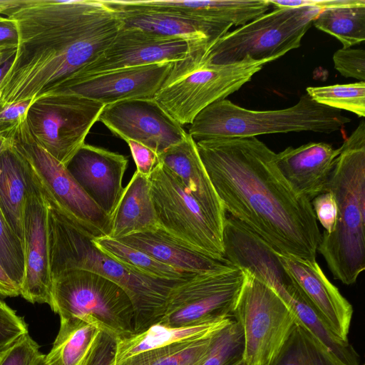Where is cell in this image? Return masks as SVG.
Returning <instances> with one entry per match:
<instances>
[{
    "mask_svg": "<svg viewBox=\"0 0 365 365\" xmlns=\"http://www.w3.org/2000/svg\"><path fill=\"white\" fill-rule=\"evenodd\" d=\"M128 158L84 143L66 165L86 195L111 218L120 199Z\"/></svg>",
    "mask_w": 365,
    "mask_h": 365,
    "instance_id": "obj_19",
    "label": "cell"
},
{
    "mask_svg": "<svg viewBox=\"0 0 365 365\" xmlns=\"http://www.w3.org/2000/svg\"><path fill=\"white\" fill-rule=\"evenodd\" d=\"M98 121L125 142H139L158 155L187 135L154 98L125 100L106 105Z\"/></svg>",
    "mask_w": 365,
    "mask_h": 365,
    "instance_id": "obj_16",
    "label": "cell"
},
{
    "mask_svg": "<svg viewBox=\"0 0 365 365\" xmlns=\"http://www.w3.org/2000/svg\"><path fill=\"white\" fill-rule=\"evenodd\" d=\"M245 279L240 267L195 274L171 290L159 324L183 327L233 317Z\"/></svg>",
    "mask_w": 365,
    "mask_h": 365,
    "instance_id": "obj_11",
    "label": "cell"
},
{
    "mask_svg": "<svg viewBox=\"0 0 365 365\" xmlns=\"http://www.w3.org/2000/svg\"><path fill=\"white\" fill-rule=\"evenodd\" d=\"M243 271L245 279L232 314L243 331V360L247 365H272L297 319L267 283Z\"/></svg>",
    "mask_w": 365,
    "mask_h": 365,
    "instance_id": "obj_9",
    "label": "cell"
},
{
    "mask_svg": "<svg viewBox=\"0 0 365 365\" xmlns=\"http://www.w3.org/2000/svg\"><path fill=\"white\" fill-rule=\"evenodd\" d=\"M173 62L126 68L96 75L61 93H69L105 106L130 99L154 98L165 85Z\"/></svg>",
    "mask_w": 365,
    "mask_h": 365,
    "instance_id": "obj_20",
    "label": "cell"
},
{
    "mask_svg": "<svg viewBox=\"0 0 365 365\" xmlns=\"http://www.w3.org/2000/svg\"><path fill=\"white\" fill-rule=\"evenodd\" d=\"M48 305L60 319L81 318L118 339L135 333L130 297L118 284L93 272L69 269L53 276Z\"/></svg>",
    "mask_w": 365,
    "mask_h": 365,
    "instance_id": "obj_7",
    "label": "cell"
},
{
    "mask_svg": "<svg viewBox=\"0 0 365 365\" xmlns=\"http://www.w3.org/2000/svg\"><path fill=\"white\" fill-rule=\"evenodd\" d=\"M15 52L0 64V82L6 76L11 67Z\"/></svg>",
    "mask_w": 365,
    "mask_h": 365,
    "instance_id": "obj_47",
    "label": "cell"
},
{
    "mask_svg": "<svg viewBox=\"0 0 365 365\" xmlns=\"http://www.w3.org/2000/svg\"><path fill=\"white\" fill-rule=\"evenodd\" d=\"M43 355L29 334L0 355V365H34Z\"/></svg>",
    "mask_w": 365,
    "mask_h": 365,
    "instance_id": "obj_36",
    "label": "cell"
},
{
    "mask_svg": "<svg viewBox=\"0 0 365 365\" xmlns=\"http://www.w3.org/2000/svg\"><path fill=\"white\" fill-rule=\"evenodd\" d=\"M118 240L148 254L167 265L188 273L215 272L234 266L225 258H215L200 252L161 228Z\"/></svg>",
    "mask_w": 365,
    "mask_h": 365,
    "instance_id": "obj_24",
    "label": "cell"
},
{
    "mask_svg": "<svg viewBox=\"0 0 365 365\" xmlns=\"http://www.w3.org/2000/svg\"><path fill=\"white\" fill-rule=\"evenodd\" d=\"M244 347L242 327L233 318L213 335L210 349L199 365H235L243 359Z\"/></svg>",
    "mask_w": 365,
    "mask_h": 365,
    "instance_id": "obj_32",
    "label": "cell"
},
{
    "mask_svg": "<svg viewBox=\"0 0 365 365\" xmlns=\"http://www.w3.org/2000/svg\"><path fill=\"white\" fill-rule=\"evenodd\" d=\"M118 339L101 330L83 365H115Z\"/></svg>",
    "mask_w": 365,
    "mask_h": 365,
    "instance_id": "obj_37",
    "label": "cell"
},
{
    "mask_svg": "<svg viewBox=\"0 0 365 365\" xmlns=\"http://www.w3.org/2000/svg\"><path fill=\"white\" fill-rule=\"evenodd\" d=\"M18 32L14 21L0 16V45L17 43Z\"/></svg>",
    "mask_w": 365,
    "mask_h": 365,
    "instance_id": "obj_43",
    "label": "cell"
},
{
    "mask_svg": "<svg viewBox=\"0 0 365 365\" xmlns=\"http://www.w3.org/2000/svg\"><path fill=\"white\" fill-rule=\"evenodd\" d=\"M232 319L183 327L155 324L142 331L118 339L115 365H154L213 335Z\"/></svg>",
    "mask_w": 365,
    "mask_h": 365,
    "instance_id": "obj_18",
    "label": "cell"
},
{
    "mask_svg": "<svg viewBox=\"0 0 365 365\" xmlns=\"http://www.w3.org/2000/svg\"><path fill=\"white\" fill-rule=\"evenodd\" d=\"M160 228L155 215L149 178L135 171L123 188L111 216V238L123 237Z\"/></svg>",
    "mask_w": 365,
    "mask_h": 365,
    "instance_id": "obj_25",
    "label": "cell"
},
{
    "mask_svg": "<svg viewBox=\"0 0 365 365\" xmlns=\"http://www.w3.org/2000/svg\"><path fill=\"white\" fill-rule=\"evenodd\" d=\"M21 0H0V14H6L9 10L17 6Z\"/></svg>",
    "mask_w": 365,
    "mask_h": 365,
    "instance_id": "obj_46",
    "label": "cell"
},
{
    "mask_svg": "<svg viewBox=\"0 0 365 365\" xmlns=\"http://www.w3.org/2000/svg\"><path fill=\"white\" fill-rule=\"evenodd\" d=\"M272 365H348L316 336L296 322Z\"/></svg>",
    "mask_w": 365,
    "mask_h": 365,
    "instance_id": "obj_29",
    "label": "cell"
},
{
    "mask_svg": "<svg viewBox=\"0 0 365 365\" xmlns=\"http://www.w3.org/2000/svg\"><path fill=\"white\" fill-rule=\"evenodd\" d=\"M34 365H46L44 362V354H43L35 363Z\"/></svg>",
    "mask_w": 365,
    "mask_h": 365,
    "instance_id": "obj_49",
    "label": "cell"
},
{
    "mask_svg": "<svg viewBox=\"0 0 365 365\" xmlns=\"http://www.w3.org/2000/svg\"><path fill=\"white\" fill-rule=\"evenodd\" d=\"M190 52L188 43L182 38L120 27L109 46L82 68L65 90L89 77L112 71L182 61L189 56Z\"/></svg>",
    "mask_w": 365,
    "mask_h": 365,
    "instance_id": "obj_15",
    "label": "cell"
},
{
    "mask_svg": "<svg viewBox=\"0 0 365 365\" xmlns=\"http://www.w3.org/2000/svg\"><path fill=\"white\" fill-rule=\"evenodd\" d=\"M334 68L346 78L365 80V51L364 49L341 48L333 55Z\"/></svg>",
    "mask_w": 365,
    "mask_h": 365,
    "instance_id": "obj_35",
    "label": "cell"
},
{
    "mask_svg": "<svg viewBox=\"0 0 365 365\" xmlns=\"http://www.w3.org/2000/svg\"><path fill=\"white\" fill-rule=\"evenodd\" d=\"M312 24L351 48L365 40V2L321 10Z\"/></svg>",
    "mask_w": 365,
    "mask_h": 365,
    "instance_id": "obj_30",
    "label": "cell"
},
{
    "mask_svg": "<svg viewBox=\"0 0 365 365\" xmlns=\"http://www.w3.org/2000/svg\"><path fill=\"white\" fill-rule=\"evenodd\" d=\"M0 295L14 297L21 295L20 288L13 282L0 264Z\"/></svg>",
    "mask_w": 365,
    "mask_h": 365,
    "instance_id": "obj_44",
    "label": "cell"
},
{
    "mask_svg": "<svg viewBox=\"0 0 365 365\" xmlns=\"http://www.w3.org/2000/svg\"><path fill=\"white\" fill-rule=\"evenodd\" d=\"M350 122L341 110L321 105L307 93L291 107L271 110H250L223 99L200 111L187 133L195 142L303 131L329 134Z\"/></svg>",
    "mask_w": 365,
    "mask_h": 365,
    "instance_id": "obj_5",
    "label": "cell"
},
{
    "mask_svg": "<svg viewBox=\"0 0 365 365\" xmlns=\"http://www.w3.org/2000/svg\"><path fill=\"white\" fill-rule=\"evenodd\" d=\"M30 176L29 163L11 144L0 153V209L7 225L22 243Z\"/></svg>",
    "mask_w": 365,
    "mask_h": 365,
    "instance_id": "obj_26",
    "label": "cell"
},
{
    "mask_svg": "<svg viewBox=\"0 0 365 365\" xmlns=\"http://www.w3.org/2000/svg\"><path fill=\"white\" fill-rule=\"evenodd\" d=\"M27 334L28 324L24 318L0 299V355Z\"/></svg>",
    "mask_w": 365,
    "mask_h": 365,
    "instance_id": "obj_34",
    "label": "cell"
},
{
    "mask_svg": "<svg viewBox=\"0 0 365 365\" xmlns=\"http://www.w3.org/2000/svg\"><path fill=\"white\" fill-rule=\"evenodd\" d=\"M11 145V143L0 135V153L6 148Z\"/></svg>",
    "mask_w": 365,
    "mask_h": 365,
    "instance_id": "obj_48",
    "label": "cell"
},
{
    "mask_svg": "<svg viewBox=\"0 0 365 365\" xmlns=\"http://www.w3.org/2000/svg\"><path fill=\"white\" fill-rule=\"evenodd\" d=\"M17 43L0 45V64L16 51Z\"/></svg>",
    "mask_w": 365,
    "mask_h": 365,
    "instance_id": "obj_45",
    "label": "cell"
},
{
    "mask_svg": "<svg viewBox=\"0 0 365 365\" xmlns=\"http://www.w3.org/2000/svg\"><path fill=\"white\" fill-rule=\"evenodd\" d=\"M60 319V329L52 348L44 355L45 364L83 365L101 329L79 317Z\"/></svg>",
    "mask_w": 365,
    "mask_h": 365,
    "instance_id": "obj_27",
    "label": "cell"
},
{
    "mask_svg": "<svg viewBox=\"0 0 365 365\" xmlns=\"http://www.w3.org/2000/svg\"><path fill=\"white\" fill-rule=\"evenodd\" d=\"M31 100H27L19 103L7 105L0 108V123L12 124L25 115Z\"/></svg>",
    "mask_w": 365,
    "mask_h": 365,
    "instance_id": "obj_42",
    "label": "cell"
},
{
    "mask_svg": "<svg viewBox=\"0 0 365 365\" xmlns=\"http://www.w3.org/2000/svg\"><path fill=\"white\" fill-rule=\"evenodd\" d=\"M105 105L78 95L53 93L31 101L25 115L15 123L11 140L34 143L66 166Z\"/></svg>",
    "mask_w": 365,
    "mask_h": 365,
    "instance_id": "obj_6",
    "label": "cell"
},
{
    "mask_svg": "<svg viewBox=\"0 0 365 365\" xmlns=\"http://www.w3.org/2000/svg\"><path fill=\"white\" fill-rule=\"evenodd\" d=\"M149 180L160 228L202 253L224 258L223 235L176 175L158 163Z\"/></svg>",
    "mask_w": 365,
    "mask_h": 365,
    "instance_id": "obj_12",
    "label": "cell"
},
{
    "mask_svg": "<svg viewBox=\"0 0 365 365\" xmlns=\"http://www.w3.org/2000/svg\"><path fill=\"white\" fill-rule=\"evenodd\" d=\"M0 264L21 289L25 270L24 245L7 225L1 209Z\"/></svg>",
    "mask_w": 365,
    "mask_h": 365,
    "instance_id": "obj_33",
    "label": "cell"
},
{
    "mask_svg": "<svg viewBox=\"0 0 365 365\" xmlns=\"http://www.w3.org/2000/svg\"><path fill=\"white\" fill-rule=\"evenodd\" d=\"M226 213L276 252L316 260L322 234L311 201L297 194L257 137L195 142Z\"/></svg>",
    "mask_w": 365,
    "mask_h": 365,
    "instance_id": "obj_1",
    "label": "cell"
},
{
    "mask_svg": "<svg viewBox=\"0 0 365 365\" xmlns=\"http://www.w3.org/2000/svg\"><path fill=\"white\" fill-rule=\"evenodd\" d=\"M340 151L329 143L312 142L276 153V163L292 190L312 201L326 192Z\"/></svg>",
    "mask_w": 365,
    "mask_h": 365,
    "instance_id": "obj_22",
    "label": "cell"
},
{
    "mask_svg": "<svg viewBox=\"0 0 365 365\" xmlns=\"http://www.w3.org/2000/svg\"><path fill=\"white\" fill-rule=\"evenodd\" d=\"M101 252L134 272L154 279L182 281L195 274L180 271L167 265L148 254L106 236L92 239Z\"/></svg>",
    "mask_w": 365,
    "mask_h": 365,
    "instance_id": "obj_28",
    "label": "cell"
},
{
    "mask_svg": "<svg viewBox=\"0 0 365 365\" xmlns=\"http://www.w3.org/2000/svg\"><path fill=\"white\" fill-rule=\"evenodd\" d=\"M311 204L317 220L324 229V232L331 233L334 229L337 211L333 194L329 191L324 192L315 197Z\"/></svg>",
    "mask_w": 365,
    "mask_h": 365,
    "instance_id": "obj_39",
    "label": "cell"
},
{
    "mask_svg": "<svg viewBox=\"0 0 365 365\" xmlns=\"http://www.w3.org/2000/svg\"><path fill=\"white\" fill-rule=\"evenodd\" d=\"M320 11L313 7L277 8L265 13L219 38L198 67L236 62L247 56L273 61L300 46Z\"/></svg>",
    "mask_w": 365,
    "mask_h": 365,
    "instance_id": "obj_8",
    "label": "cell"
},
{
    "mask_svg": "<svg viewBox=\"0 0 365 365\" xmlns=\"http://www.w3.org/2000/svg\"><path fill=\"white\" fill-rule=\"evenodd\" d=\"M112 9L120 28L136 29L160 36L186 41L189 56L174 63L165 85L196 69L211 46L228 32L230 26L203 21L180 14L150 9L133 0H101Z\"/></svg>",
    "mask_w": 365,
    "mask_h": 365,
    "instance_id": "obj_13",
    "label": "cell"
},
{
    "mask_svg": "<svg viewBox=\"0 0 365 365\" xmlns=\"http://www.w3.org/2000/svg\"><path fill=\"white\" fill-rule=\"evenodd\" d=\"M158 163L173 173L223 235L226 211L207 175L192 138L187 135L158 155Z\"/></svg>",
    "mask_w": 365,
    "mask_h": 365,
    "instance_id": "obj_23",
    "label": "cell"
},
{
    "mask_svg": "<svg viewBox=\"0 0 365 365\" xmlns=\"http://www.w3.org/2000/svg\"><path fill=\"white\" fill-rule=\"evenodd\" d=\"M326 191L336 204L334 230L323 232L317 251L334 279L356 282L365 269V122L361 120L340 147Z\"/></svg>",
    "mask_w": 365,
    "mask_h": 365,
    "instance_id": "obj_4",
    "label": "cell"
},
{
    "mask_svg": "<svg viewBox=\"0 0 365 365\" xmlns=\"http://www.w3.org/2000/svg\"><path fill=\"white\" fill-rule=\"evenodd\" d=\"M17 29L0 108L64 91L115 38L120 23L101 0H21L6 14Z\"/></svg>",
    "mask_w": 365,
    "mask_h": 365,
    "instance_id": "obj_2",
    "label": "cell"
},
{
    "mask_svg": "<svg viewBox=\"0 0 365 365\" xmlns=\"http://www.w3.org/2000/svg\"><path fill=\"white\" fill-rule=\"evenodd\" d=\"M277 255L285 270L329 329L339 339L349 341L352 306L328 279L316 260Z\"/></svg>",
    "mask_w": 365,
    "mask_h": 365,
    "instance_id": "obj_21",
    "label": "cell"
},
{
    "mask_svg": "<svg viewBox=\"0 0 365 365\" xmlns=\"http://www.w3.org/2000/svg\"><path fill=\"white\" fill-rule=\"evenodd\" d=\"M23 243L25 270L20 296L32 304H48L51 277L48 255L47 202L31 168L24 206Z\"/></svg>",
    "mask_w": 365,
    "mask_h": 365,
    "instance_id": "obj_17",
    "label": "cell"
},
{
    "mask_svg": "<svg viewBox=\"0 0 365 365\" xmlns=\"http://www.w3.org/2000/svg\"><path fill=\"white\" fill-rule=\"evenodd\" d=\"M126 143L135 161L136 171L143 176L150 178L154 168L158 163V154L139 142L128 140Z\"/></svg>",
    "mask_w": 365,
    "mask_h": 365,
    "instance_id": "obj_40",
    "label": "cell"
},
{
    "mask_svg": "<svg viewBox=\"0 0 365 365\" xmlns=\"http://www.w3.org/2000/svg\"><path fill=\"white\" fill-rule=\"evenodd\" d=\"M1 91H0V99H1Z\"/></svg>",
    "mask_w": 365,
    "mask_h": 365,
    "instance_id": "obj_51",
    "label": "cell"
},
{
    "mask_svg": "<svg viewBox=\"0 0 365 365\" xmlns=\"http://www.w3.org/2000/svg\"><path fill=\"white\" fill-rule=\"evenodd\" d=\"M27 160L45 195L76 226L93 238L109 236L111 218L83 191L66 166L38 145L13 140Z\"/></svg>",
    "mask_w": 365,
    "mask_h": 365,
    "instance_id": "obj_14",
    "label": "cell"
},
{
    "mask_svg": "<svg viewBox=\"0 0 365 365\" xmlns=\"http://www.w3.org/2000/svg\"><path fill=\"white\" fill-rule=\"evenodd\" d=\"M272 61L247 56L236 62L203 65L165 85L154 99L181 126L190 124L204 108L238 91Z\"/></svg>",
    "mask_w": 365,
    "mask_h": 365,
    "instance_id": "obj_10",
    "label": "cell"
},
{
    "mask_svg": "<svg viewBox=\"0 0 365 365\" xmlns=\"http://www.w3.org/2000/svg\"><path fill=\"white\" fill-rule=\"evenodd\" d=\"M213 335L197 341L154 365H199L210 349Z\"/></svg>",
    "mask_w": 365,
    "mask_h": 365,
    "instance_id": "obj_38",
    "label": "cell"
},
{
    "mask_svg": "<svg viewBox=\"0 0 365 365\" xmlns=\"http://www.w3.org/2000/svg\"><path fill=\"white\" fill-rule=\"evenodd\" d=\"M45 197L51 277L69 269L99 274L118 284L130 297L134 309L135 333L159 323L169 294L180 281L147 277L117 262L95 246L91 237Z\"/></svg>",
    "mask_w": 365,
    "mask_h": 365,
    "instance_id": "obj_3",
    "label": "cell"
},
{
    "mask_svg": "<svg viewBox=\"0 0 365 365\" xmlns=\"http://www.w3.org/2000/svg\"><path fill=\"white\" fill-rule=\"evenodd\" d=\"M307 94L327 107L365 116V82L307 87Z\"/></svg>",
    "mask_w": 365,
    "mask_h": 365,
    "instance_id": "obj_31",
    "label": "cell"
},
{
    "mask_svg": "<svg viewBox=\"0 0 365 365\" xmlns=\"http://www.w3.org/2000/svg\"><path fill=\"white\" fill-rule=\"evenodd\" d=\"M271 6L277 8L313 7L320 10L344 6L356 5L365 0H267Z\"/></svg>",
    "mask_w": 365,
    "mask_h": 365,
    "instance_id": "obj_41",
    "label": "cell"
},
{
    "mask_svg": "<svg viewBox=\"0 0 365 365\" xmlns=\"http://www.w3.org/2000/svg\"><path fill=\"white\" fill-rule=\"evenodd\" d=\"M235 365H247L246 363L245 362V361L242 359L240 361H238L237 364H235Z\"/></svg>",
    "mask_w": 365,
    "mask_h": 365,
    "instance_id": "obj_50",
    "label": "cell"
}]
</instances>
